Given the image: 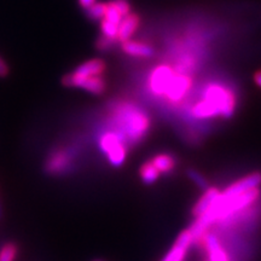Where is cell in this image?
Listing matches in <instances>:
<instances>
[{
	"mask_svg": "<svg viewBox=\"0 0 261 261\" xmlns=\"http://www.w3.org/2000/svg\"><path fill=\"white\" fill-rule=\"evenodd\" d=\"M254 80H255V84L261 89V70H259L254 75Z\"/></svg>",
	"mask_w": 261,
	"mask_h": 261,
	"instance_id": "cell-24",
	"label": "cell"
},
{
	"mask_svg": "<svg viewBox=\"0 0 261 261\" xmlns=\"http://www.w3.org/2000/svg\"><path fill=\"white\" fill-rule=\"evenodd\" d=\"M160 174H161V173H160L159 169L155 167V165L151 162V160L146 161L144 165L140 167L139 171L140 179H142V181L146 185L154 184V182L159 179Z\"/></svg>",
	"mask_w": 261,
	"mask_h": 261,
	"instance_id": "cell-14",
	"label": "cell"
},
{
	"mask_svg": "<svg viewBox=\"0 0 261 261\" xmlns=\"http://www.w3.org/2000/svg\"><path fill=\"white\" fill-rule=\"evenodd\" d=\"M63 84L68 87H76V89H83L87 92L100 96L106 92L107 84L103 79V75L100 76H90V77H80L74 75L73 73L65 75L63 77Z\"/></svg>",
	"mask_w": 261,
	"mask_h": 261,
	"instance_id": "cell-4",
	"label": "cell"
},
{
	"mask_svg": "<svg viewBox=\"0 0 261 261\" xmlns=\"http://www.w3.org/2000/svg\"><path fill=\"white\" fill-rule=\"evenodd\" d=\"M100 29H102L103 37L108 39H112V40H116L117 39V33H119V25L112 23V22H108L107 19H102V23H100Z\"/></svg>",
	"mask_w": 261,
	"mask_h": 261,
	"instance_id": "cell-18",
	"label": "cell"
},
{
	"mask_svg": "<svg viewBox=\"0 0 261 261\" xmlns=\"http://www.w3.org/2000/svg\"><path fill=\"white\" fill-rule=\"evenodd\" d=\"M151 162L154 163L155 167L159 169L160 173H165V174H169L173 172V169L177 166V161H175L174 156L169 154H159L151 159Z\"/></svg>",
	"mask_w": 261,
	"mask_h": 261,
	"instance_id": "cell-13",
	"label": "cell"
},
{
	"mask_svg": "<svg viewBox=\"0 0 261 261\" xmlns=\"http://www.w3.org/2000/svg\"><path fill=\"white\" fill-rule=\"evenodd\" d=\"M114 122L115 132L130 145L142 142L150 129L149 116L142 108L132 103H122L115 108Z\"/></svg>",
	"mask_w": 261,
	"mask_h": 261,
	"instance_id": "cell-2",
	"label": "cell"
},
{
	"mask_svg": "<svg viewBox=\"0 0 261 261\" xmlns=\"http://www.w3.org/2000/svg\"><path fill=\"white\" fill-rule=\"evenodd\" d=\"M107 10H108V4H104V3H96V4L91 6L86 10V14L91 19H102L106 17L107 15Z\"/></svg>",
	"mask_w": 261,
	"mask_h": 261,
	"instance_id": "cell-15",
	"label": "cell"
},
{
	"mask_svg": "<svg viewBox=\"0 0 261 261\" xmlns=\"http://www.w3.org/2000/svg\"><path fill=\"white\" fill-rule=\"evenodd\" d=\"M9 74V67L8 64L3 61V58L0 57V77H4Z\"/></svg>",
	"mask_w": 261,
	"mask_h": 261,
	"instance_id": "cell-22",
	"label": "cell"
},
{
	"mask_svg": "<svg viewBox=\"0 0 261 261\" xmlns=\"http://www.w3.org/2000/svg\"><path fill=\"white\" fill-rule=\"evenodd\" d=\"M122 50L125 54L132 57L150 58L154 56L155 54V50L152 46H150L148 44H144V42L133 41V40L122 42Z\"/></svg>",
	"mask_w": 261,
	"mask_h": 261,
	"instance_id": "cell-12",
	"label": "cell"
},
{
	"mask_svg": "<svg viewBox=\"0 0 261 261\" xmlns=\"http://www.w3.org/2000/svg\"><path fill=\"white\" fill-rule=\"evenodd\" d=\"M18 253V247L15 243H6L0 249V261H15Z\"/></svg>",
	"mask_w": 261,
	"mask_h": 261,
	"instance_id": "cell-16",
	"label": "cell"
},
{
	"mask_svg": "<svg viewBox=\"0 0 261 261\" xmlns=\"http://www.w3.org/2000/svg\"><path fill=\"white\" fill-rule=\"evenodd\" d=\"M220 191L215 188H208L204 191V194L202 195V197L197 201V203L195 204L194 210H192V214L196 218H200L202 215L207 213L211 210L212 205L215 203V201L219 197Z\"/></svg>",
	"mask_w": 261,
	"mask_h": 261,
	"instance_id": "cell-9",
	"label": "cell"
},
{
	"mask_svg": "<svg viewBox=\"0 0 261 261\" xmlns=\"http://www.w3.org/2000/svg\"><path fill=\"white\" fill-rule=\"evenodd\" d=\"M3 217V207H2V202H0V219Z\"/></svg>",
	"mask_w": 261,
	"mask_h": 261,
	"instance_id": "cell-25",
	"label": "cell"
},
{
	"mask_svg": "<svg viewBox=\"0 0 261 261\" xmlns=\"http://www.w3.org/2000/svg\"><path fill=\"white\" fill-rule=\"evenodd\" d=\"M112 4L115 6V8L119 10L120 12H121V15L125 17V16L129 15V10H130V6L128 4V2L127 0H112Z\"/></svg>",
	"mask_w": 261,
	"mask_h": 261,
	"instance_id": "cell-20",
	"label": "cell"
},
{
	"mask_svg": "<svg viewBox=\"0 0 261 261\" xmlns=\"http://www.w3.org/2000/svg\"><path fill=\"white\" fill-rule=\"evenodd\" d=\"M174 75V69L168 67V65H160V67L155 68L151 75H150V89L155 94H159V96L166 94L169 85L172 84Z\"/></svg>",
	"mask_w": 261,
	"mask_h": 261,
	"instance_id": "cell-5",
	"label": "cell"
},
{
	"mask_svg": "<svg viewBox=\"0 0 261 261\" xmlns=\"http://www.w3.org/2000/svg\"><path fill=\"white\" fill-rule=\"evenodd\" d=\"M122 18H123V16L121 15V12H120L119 10L115 8V6H114L112 3H109V4H108L107 15L103 19H107L108 22H112V23L119 25L120 23H121Z\"/></svg>",
	"mask_w": 261,
	"mask_h": 261,
	"instance_id": "cell-19",
	"label": "cell"
},
{
	"mask_svg": "<svg viewBox=\"0 0 261 261\" xmlns=\"http://www.w3.org/2000/svg\"><path fill=\"white\" fill-rule=\"evenodd\" d=\"M236 109V96L228 87L212 84L203 90V97L192 107L191 113L196 119H211L221 116L231 117Z\"/></svg>",
	"mask_w": 261,
	"mask_h": 261,
	"instance_id": "cell-1",
	"label": "cell"
},
{
	"mask_svg": "<svg viewBox=\"0 0 261 261\" xmlns=\"http://www.w3.org/2000/svg\"><path fill=\"white\" fill-rule=\"evenodd\" d=\"M79 4L83 9L87 10L89 8H91V6L96 4V0H79Z\"/></svg>",
	"mask_w": 261,
	"mask_h": 261,
	"instance_id": "cell-23",
	"label": "cell"
},
{
	"mask_svg": "<svg viewBox=\"0 0 261 261\" xmlns=\"http://www.w3.org/2000/svg\"><path fill=\"white\" fill-rule=\"evenodd\" d=\"M139 27V17L135 14H129L122 18L121 23L119 24V33H117V40L126 42L130 40L133 34Z\"/></svg>",
	"mask_w": 261,
	"mask_h": 261,
	"instance_id": "cell-10",
	"label": "cell"
},
{
	"mask_svg": "<svg viewBox=\"0 0 261 261\" xmlns=\"http://www.w3.org/2000/svg\"><path fill=\"white\" fill-rule=\"evenodd\" d=\"M106 71V63L102 60H91L80 64L73 71L74 75L80 77H90V76H100Z\"/></svg>",
	"mask_w": 261,
	"mask_h": 261,
	"instance_id": "cell-11",
	"label": "cell"
},
{
	"mask_svg": "<svg viewBox=\"0 0 261 261\" xmlns=\"http://www.w3.org/2000/svg\"><path fill=\"white\" fill-rule=\"evenodd\" d=\"M187 174L190 180L194 182V184L197 185L198 188L202 189V190H207L208 188H210V185H208V180L203 177V174H201L200 172L196 171L194 168H190L187 171Z\"/></svg>",
	"mask_w": 261,
	"mask_h": 261,
	"instance_id": "cell-17",
	"label": "cell"
},
{
	"mask_svg": "<svg viewBox=\"0 0 261 261\" xmlns=\"http://www.w3.org/2000/svg\"><path fill=\"white\" fill-rule=\"evenodd\" d=\"M99 149L114 167H120L126 161L127 143L115 130H108L99 138Z\"/></svg>",
	"mask_w": 261,
	"mask_h": 261,
	"instance_id": "cell-3",
	"label": "cell"
},
{
	"mask_svg": "<svg viewBox=\"0 0 261 261\" xmlns=\"http://www.w3.org/2000/svg\"><path fill=\"white\" fill-rule=\"evenodd\" d=\"M192 242H194V238H192L190 231H182L175 241L174 246L171 248V250L163 257L162 261H184L189 247L191 246Z\"/></svg>",
	"mask_w": 261,
	"mask_h": 261,
	"instance_id": "cell-7",
	"label": "cell"
},
{
	"mask_svg": "<svg viewBox=\"0 0 261 261\" xmlns=\"http://www.w3.org/2000/svg\"><path fill=\"white\" fill-rule=\"evenodd\" d=\"M114 41H115V40H112V39H108L106 37H102L100 39H98V41H97L96 45H97V47L99 48V50L107 51V50H109V48L113 46Z\"/></svg>",
	"mask_w": 261,
	"mask_h": 261,
	"instance_id": "cell-21",
	"label": "cell"
},
{
	"mask_svg": "<svg viewBox=\"0 0 261 261\" xmlns=\"http://www.w3.org/2000/svg\"><path fill=\"white\" fill-rule=\"evenodd\" d=\"M261 184V173L255 172L252 173V174L247 175L240 180L234 181L232 185H230L226 190L221 192L226 197H233V196H238L241 194H244V192H248L253 189H257Z\"/></svg>",
	"mask_w": 261,
	"mask_h": 261,
	"instance_id": "cell-6",
	"label": "cell"
},
{
	"mask_svg": "<svg viewBox=\"0 0 261 261\" xmlns=\"http://www.w3.org/2000/svg\"><path fill=\"white\" fill-rule=\"evenodd\" d=\"M192 81L188 75H184L182 73H175L174 77H173L172 84L169 85L166 96H167L172 102H178L182 97L185 96L190 90Z\"/></svg>",
	"mask_w": 261,
	"mask_h": 261,
	"instance_id": "cell-8",
	"label": "cell"
}]
</instances>
